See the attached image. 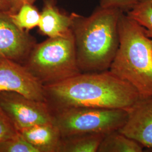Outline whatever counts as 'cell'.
I'll use <instances>...</instances> for the list:
<instances>
[{
	"instance_id": "obj_7",
	"label": "cell",
	"mask_w": 152,
	"mask_h": 152,
	"mask_svg": "<svg viewBox=\"0 0 152 152\" xmlns=\"http://www.w3.org/2000/svg\"><path fill=\"white\" fill-rule=\"evenodd\" d=\"M0 91H12L46 102L44 86L21 63L0 58Z\"/></svg>"
},
{
	"instance_id": "obj_5",
	"label": "cell",
	"mask_w": 152,
	"mask_h": 152,
	"mask_svg": "<svg viewBox=\"0 0 152 152\" xmlns=\"http://www.w3.org/2000/svg\"><path fill=\"white\" fill-rule=\"evenodd\" d=\"M53 123L62 137L78 134H107L125 124L128 111L122 109L73 107L53 112Z\"/></svg>"
},
{
	"instance_id": "obj_9",
	"label": "cell",
	"mask_w": 152,
	"mask_h": 152,
	"mask_svg": "<svg viewBox=\"0 0 152 152\" xmlns=\"http://www.w3.org/2000/svg\"><path fill=\"white\" fill-rule=\"evenodd\" d=\"M127 111V120L119 131L152 149V99H140Z\"/></svg>"
},
{
	"instance_id": "obj_18",
	"label": "cell",
	"mask_w": 152,
	"mask_h": 152,
	"mask_svg": "<svg viewBox=\"0 0 152 152\" xmlns=\"http://www.w3.org/2000/svg\"><path fill=\"white\" fill-rule=\"evenodd\" d=\"M137 0H100V6L105 8H114L124 12L131 10Z\"/></svg>"
},
{
	"instance_id": "obj_1",
	"label": "cell",
	"mask_w": 152,
	"mask_h": 152,
	"mask_svg": "<svg viewBox=\"0 0 152 152\" xmlns=\"http://www.w3.org/2000/svg\"><path fill=\"white\" fill-rule=\"evenodd\" d=\"M44 89L53 112L73 107L128 110L140 99L135 87L109 70L81 72Z\"/></svg>"
},
{
	"instance_id": "obj_6",
	"label": "cell",
	"mask_w": 152,
	"mask_h": 152,
	"mask_svg": "<svg viewBox=\"0 0 152 152\" xmlns=\"http://www.w3.org/2000/svg\"><path fill=\"white\" fill-rule=\"evenodd\" d=\"M0 108L18 131L53 123V113L46 102L35 100L18 92L0 91Z\"/></svg>"
},
{
	"instance_id": "obj_10",
	"label": "cell",
	"mask_w": 152,
	"mask_h": 152,
	"mask_svg": "<svg viewBox=\"0 0 152 152\" xmlns=\"http://www.w3.org/2000/svg\"><path fill=\"white\" fill-rule=\"evenodd\" d=\"M72 18L60 11L55 0H45L38 24L39 31L44 35L54 38L65 37L72 34Z\"/></svg>"
},
{
	"instance_id": "obj_14",
	"label": "cell",
	"mask_w": 152,
	"mask_h": 152,
	"mask_svg": "<svg viewBox=\"0 0 152 152\" xmlns=\"http://www.w3.org/2000/svg\"><path fill=\"white\" fill-rule=\"evenodd\" d=\"M127 15L145 29L147 36L152 38V0H137Z\"/></svg>"
},
{
	"instance_id": "obj_16",
	"label": "cell",
	"mask_w": 152,
	"mask_h": 152,
	"mask_svg": "<svg viewBox=\"0 0 152 152\" xmlns=\"http://www.w3.org/2000/svg\"><path fill=\"white\" fill-rule=\"evenodd\" d=\"M0 152H38L19 133L17 136L0 141Z\"/></svg>"
},
{
	"instance_id": "obj_19",
	"label": "cell",
	"mask_w": 152,
	"mask_h": 152,
	"mask_svg": "<svg viewBox=\"0 0 152 152\" xmlns=\"http://www.w3.org/2000/svg\"><path fill=\"white\" fill-rule=\"evenodd\" d=\"M10 6V13H15L22 6L25 4H32L36 0H6Z\"/></svg>"
},
{
	"instance_id": "obj_8",
	"label": "cell",
	"mask_w": 152,
	"mask_h": 152,
	"mask_svg": "<svg viewBox=\"0 0 152 152\" xmlns=\"http://www.w3.org/2000/svg\"><path fill=\"white\" fill-rule=\"evenodd\" d=\"M36 44L27 31L12 22L9 12L0 11V58L23 64Z\"/></svg>"
},
{
	"instance_id": "obj_3",
	"label": "cell",
	"mask_w": 152,
	"mask_h": 152,
	"mask_svg": "<svg viewBox=\"0 0 152 152\" xmlns=\"http://www.w3.org/2000/svg\"><path fill=\"white\" fill-rule=\"evenodd\" d=\"M118 27L120 45L109 70L135 87L140 99H152V39L124 12Z\"/></svg>"
},
{
	"instance_id": "obj_12",
	"label": "cell",
	"mask_w": 152,
	"mask_h": 152,
	"mask_svg": "<svg viewBox=\"0 0 152 152\" xmlns=\"http://www.w3.org/2000/svg\"><path fill=\"white\" fill-rule=\"evenodd\" d=\"M105 135L85 134L63 137L59 152H98Z\"/></svg>"
},
{
	"instance_id": "obj_2",
	"label": "cell",
	"mask_w": 152,
	"mask_h": 152,
	"mask_svg": "<svg viewBox=\"0 0 152 152\" xmlns=\"http://www.w3.org/2000/svg\"><path fill=\"white\" fill-rule=\"evenodd\" d=\"M121 12L99 6L90 16L71 14L77 60L82 73L109 70L120 45Z\"/></svg>"
},
{
	"instance_id": "obj_20",
	"label": "cell",
	"mask_w": 152,
	"mask_h": 152,
	"mask_svg": "<svg viewBox=\"0 0 152 152\" xmlns=\"http://www.w3.org/2000/svg\"><path fill=\"white\" fill-rule=\"evenodd\" d=\"M0 11L10 12V6L6 0H0Z\"/></svg>"
},
{
	"instance_id": "obj_13",
	"label": "cell",
	"mask_w": 152,
	"mask_h": 152,
	"mask_svg": "<svg viewBox=\"0 0 152 152\" xmlns=\"http://www.w3.org/2000/svg\"><path fill=\"white\" fill-rule=\"evenodd\" d=\"M144 148L137 141L115 130L105 135L98 152H141Z\"/></svg>"
},
{
	"instance_id": "obj_17",
	"label": "cell",
	"mask_w": 152,
	"mask_h": 152,
	"mask_svg": "<svg viewBox=\"0 0 152 152\" xmlns=\"http://www.w3.org/2000/svg\"><path fill=\"white\" fill-rule=\"evenodd\" d=\"M19 135L15 126L0 108V141Z\"/></svg>"
},
{
	"instance_id": "obj_15",
	"label": "cell",
	"mask_w": 152,
	"mask_h": 152,
	"mask_svg": "<svg viewBox=\"0 0 152 152\" xmlns=\"http://www.w3.org/2000/svg\"><path fill=\"white\" fill-rule=\"evenodd\" d=\"M10 16L18 27L28 31L38 27L41 13L32 4H25L15 13H10Z\"/></svg>"
},
{
	"instance_id": "obj_4",
	"label": "cell",
	"mask_w": 152,
	"mask_h": 152,
	"mask_svg": "<svg viewBox=\"0 0 152 152\" xmlns=\"http://www.w3.org/2000/svg\"><path fill=\"white\" fill-rule=\"evenodd\" d=\"M23 65L44 87L80 74L73 33L36 44Z\"/></svg>"
},
{
	"instance_id": "obj_11",
	"label": "cell",
	"mask_w": 152,
	"mask_h": 152,
	"mask_svg": "<svg viewBox=\"0 0 152 152\" xmlns=\"http://www.w3.org/2000/svg\"><path fill=\"white\" fill-rule=\"evenodd\" d=\"M18 132L38 152H59L62 136L54 123L34 125Z\"/></svg>"
}]
</instances>
